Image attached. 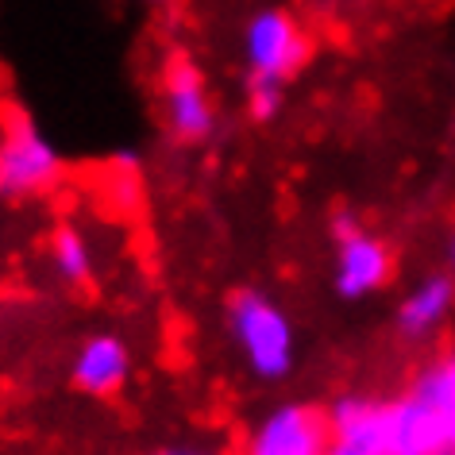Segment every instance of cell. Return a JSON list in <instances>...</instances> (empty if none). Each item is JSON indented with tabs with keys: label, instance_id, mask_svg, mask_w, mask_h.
Wrapping results in <instances>:
<instances>
[{
	"label": "cell",
	"instance_id": "cell-14",
	"mask_svg": "<svg viewBox=\"0 0 455 455\" xmlns=\"http://www.w3.org/2000/svg\"><path fill=\"white\" fill-rule=\"evenodd\" d=\"M151 455H189V451H151Z\"/></svg>",
	"mask_w": 455,
	"mask_h": 455
},
{
	"label": "cell",
	"instance_id": "cell-4",
	"mask_svg": "<svg viewBox=\"0 0 455 455\" xmlns=\"http://www.w3.org/2000/svg\"><path fill=\"white\" fill-rule=\"evenodd\" d=\"M332 240H336V275L332 286L339 298L359 301L374 293L390 278V247L379 235H371L355 216L339 212L332 220Z\"/></svg>",
	"mask_w": 455,
	"mask_h": 455
},
{
	"label": "cell",
	"instance_id": "cell-2",
	"mask_svg": "<svg viewBox=\"0 0 455 455\" xmlns=\"http://www.w3.org/2000/svg\"><path fill=\"white\" fill-rule=\"evenodd\" d=\"M394 455H455V359L428 367L394 402Z\"/></svg>",
	"mask_w": 455,
	"mask_h": 455
},
{
	"label": "cell",
	"instance_id": "cell-16",
	"mask_svg": "<svg viewBox=\"0 0 455 455\" xmlns=\"http://www.w3.org/2000/svg\"><path fill=\"white\" fill-rule=\"evenodd\" d=\"M155 4H163V0H155Z\"/></svg>",
	"mask_w": 455,
	"mask_h": 455
},
{
	"label": "cell",
	"instance_id": "cell-8",
	"mask_svg": "<svg viewBox=\"0 0 455 455\" xmlns=\"http://www.w3.org/2000/svg\"><path fill=\"white\" fill-rule=\"evenodd\" d=\"M328 417L313 405H278L259 420L247 455H328Z\"/></svg>",
	"mask_w": 455,
	"mask_h": 455
},
{
	"label": "cell",
	"instance_id": "cell-15",
	"mask_svg": "<svg viewBox=\"0 0 455 455\" xmlns=\"http://www.w3.org/2000/svg\"><path fill=\"white\" fill-rule=\"evenodd\" d=\"M189 455H216V451H189Z\"/></svg>",
	"mask_w": 455,
	"mask_h": 455
},
{
	"label": "cell",
	"instance_id": "cell-1",
	"mask_svg": "<svg viewBox=\"0 0 455 455\" xmlns=\"http://www.w3.org/2000/svg\"><path fill=\"white\" fill-rule=\"evenodd\" d=\"M228 336L243 355L247 371L263 382H278L293 371L298 336L282 305L263 290H235L228 298Z\"/></svg>",
	"mask_w": 455,
	"mask_h": 455
},
{
	"label": "cell",
	"instance_id": "cell-3",
	"mask_svg": "<svg viewBox=\"0 0 455 455\" xmlns=\"http://www.w3.org/2000/svg\"><path fill=\"white\" fill-rule=\"evenodd\" d=\"M62 178V155L28 112H8L0 124V197L28 201L51 193Z\"/></svg>",
	"mask_w": 455,
	"mask_h": 455
},
{
	"label": "cell",
	"instance_id": "cell-10",
	"mask_svg": "<svg viewBox=\"0 0 455 455\" xmlns=\"http://www.w3.org/2000/svg\"><path fill=\"white\" fill-rule=\"evenodd\" d=\"M455 309V278L451 275H428L397 305V328L405 339H420L448 321Z\"/></svg>",
	"mask_w": 455,
	"mask_h": 455
},
{
	"label": "cell",
	"instance_id": "cell-12",
	"mask_svg": "<svg viewBox=\"0 0 455 455\" xmlns=\"http://www.w3.org/2000/svg\"><path fill=\"white\" fill-rule=\"evenodd\" d=\"M282 100H286V82L282 77H259L251 74V85H247V112L255 120H275L282 112Z\"/></svg>",
	"mask_w": 455,
	"mask_h": 455
},
{
	"label": "cell",
	"instance_id": "cell-6",
	"mask_svg": "<svg viewBox=\"0 0 455 455\" xmlns=\"http://www.w3.org/2000/svg\"><path fill=\"white\" fill-rule=\"evenodd\" d=\"M324 417L328 455H394V402L336 397Z\"/></svg>",
	"mask_w": 455,
	"mask_h": 455
},
{
	"label": "cell",
	"instance_id": "cell-7",
	"mask_svg": "<svg viewBox=\"0 0 455 455\" xmlns=\"http://www.w3.org/2000/svg\"><path fill=\"white\" fill-rule=\"evenodd\" d=\"M163 116H166V132L178 143H201L216 128V108L209 89H204V77L181 54L170 59L163 74Z\"/></svg>",
	"mask_w": 455,
	"mask_h": 455
},
{
	"label": "cell",
	"instance_id": "cell-5",
	"mask_svg": "<svg viewBox=\"0 0 455 455\" xmlns=\"http://www.w3.org/2000/svg\"><path fill=\"white\" fill-rule=\"evenodd\" d=\"M243 59L259 77H282L298 74L309 59V39L293 24L282 8H263L243 24Z\"/></svg>",
	"mask_w": 455,
	"mask_h": 455
},
{
	"label": "cell",
	"instance_id": "cell-13",
	"mask_svg": "<svg viewBox=\"0 0 455 455\" xmlns=\"http://www.w3.org/2000/svg\"><path fill=\"white\" fill-rule=\"evenodd\" d=\"M448 270H451V278H455V232L448 235Z\"/></svg>",
	"mask_w": 455,
	"mask_h": 455
},
{
	"label": "cell",
	"instance_id": "cell-9",
	"mask_svg": "<svg viewBox=\"0 0 455 455\" xmlns=\"http://www.w3.org/2000/svg\"><path fill=\"white\" fill-rule=\"evenodd\" d=\"M70 379L89 397H112L132 379V347L116 332H93L77 344L70 359Z\"/></svg>",
	"mask_w": 455,
	"mask_h": 455
},
{
	"label": "cell",
	"instance_id": "cell-11",
	"mask_svg": "<svg viewBox=\"0 0 455 455\" xmlns=\"http://www.w3.org/2000/svg\"><path fill=\"white\" fill-rule=\"evenodd\" d=\"M51 270L66 286H85L93 278V247H89V240L77 228L62 224L51 235Z\"/></svg>",
	"mask_w": 455,
	"mask_h": 455
}]
</instances>
